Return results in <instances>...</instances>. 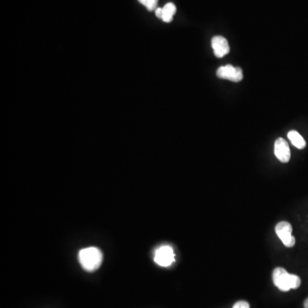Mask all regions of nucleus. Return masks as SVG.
<instances>
[{"label":"nucleus","instance_id":"nucleus-1","mask_svg":"<svg viewBox=\"0 0 308 308\" xmlns=\"http://www.w3.org/2000/svg\"><path fill=\"white\" fill-rule=\"evenodd\" d=\"M272 278L275 286L283 292L298 289L301 283L300 277L296 275L289 273L282 267H277L274 270Z\"/></svg>","mask_w":308,"mask_h":308},{"label":"nucleus","instance_id":"nucleus-2","mask_svg":"<svg viewBox=\"0 0 308 308\" xmlns=\"http://www.w3.org/2000/svg\"><path fill=\"white\" fill-rule=\"evenodd\" d=\"M102 260V252L99 248L91 247L82 249L79 252L80 264L85 271H96L100 268Z\"/></svg>","mask_w":308,"mask_h":308},{"label":"nucleus","instance_id":"nucleus-3","mask_svg":"<svg viewBox=\"0 0 308 308\" xmlns=\"http://www.w3.org/2000/svg\"><path fill=\"white\" fill-rule=\"evenodd\" d=\"M293 228L288 222H280L276 226V233L283 245L287 248H292L295 244V236L292 235Z\"/></svg>","mask_w":308,"mask_h":308},{"label":"nucleus","instance_id":"nucleus-4","mask_svg":"<svg viewBox=\"0 0 308 308\" xmlns=\"http://www.w3.org/2000/svg\"><path fill=\"white\" fill-rule=\"evenodd\" d=\"M217 76L221 79L239 82L243 80V69L239 67H234L230 64H228V65L220 67L217 72Z\"/></svg>","mask_w":308,"mask_h":308},{"label":"nucleus","instance_id":"nucleus-5","mask_svg":"<svg viewBox=\"0 0 308 308\" xmlns=\"http://www.w3.org/2000/svg\"><path fill=\"white\" fill-rule=\"evenodd\" d=\"M175 260V254L173 249L169 246H163L156 251L154 261L158 266L167 267L171 266Z\"/></svg>","mask_w":308,"mask_h":308},{"label":"nucleus","instance_id":"nucleus-6","mask_svg":"<svg viewBox=\"0 0 308 308\" xmlns=\"http://www.w3.org/2000/svg\"><path fill=\"white\" fill-rule=\"evenodd\" d=\"M274 153L277 157V159H279L282 163H288L290 161L291 153H290V147L287 141L282 139L278 138L274 147Z\"/></svg>","mask_w":308,"mask_h":308},{"label":"nucleus","instance_id":"nucleus-7","mask_svg":"<svg viewBox=\"0 0 308 308\" xmlns=\"http://www.w3.org/2000/svg\"><path fill=\"white\" fill-rule=\"evenodd\" d=\"M211 48L214 49V54L217 58H223L229 53L228 40L223 36H215L211 39Z\"/></svg>","mask_w":308,"mask_h":308},{"label":"nucleus","instance_id":"nucleus-8","mask_svg":"<svg viewBox=\"0 0 308 308\" xmlns=\"http://www.w3.org/2000/svg\"><path fill=\"white\" fill-rule=\"evenodd\" d=\"M288 137H289L290 141H291L293 145L295 146V148H297L298 149H304L305 148L306 143H305V140L303 139V137L297 131L291 130V131L289 132Z\"/></svg>","mask_w":308,"mask_h":308},{"label":"nucleus","instance_id":"nucleus-9","mask_svg":"<svg viewBox=\"0 0 308 308\" xmlns=\"http://www.w3.org/2000/svg\"><path fill=\"white\" fill-rule=\"evenodd\" d=\"M162 9H163V14H162L161 19L164 22H171L173 20V16L177 12V7L174 4L168 3L166 4Z\"/></svg>","mask_w":308,"mask_h":308},{"label":"nucleus","instance_id":"nucleus-10","mask_svg":"<svg viewBox=\"0 0 308 308\" xmlns=\"http://www.w3.org/2000/svg\"><path fill=\"white\" fill-rule=\"evenodd\" d=\"M138 1L140 4H143V6H145L148 11H153L157 7L158 0H138Z\"/></svg>","mask_w":308,"mask_h":308},{"label":"nucleus","instance_id":"nucleus-11","mask_svg":"<svg viewBox=\"0 0 308 308\" xmlns=\"http://www.w3.org/2000/svg\"><path fill=\"white\" fill-rule=\"evenodd\" d=\"M233 308H250V305H249V304H248L247 301L240 300V301H237V302L234 304Z\"/></svg>","mask_w":308,"mask_h":308},{"label":"nucleus","instance_id":"nucleus-12","mask_svg":"<svg viewBox=\"0 0 308 308\" xmlns=\"http://www.w3.org/2000/svg\"><path fill=\"white\" fill-rule=\"evenodd\" d=\"M156 16H158V18L162 17V14H163V9L157 8L155 11Z\"/></svg>","mask_w":308,"mask_h":308},{"label":"nucleus","instance_id":"nucleus-13","mask_svg":"<svg viewBox=\"0 0 308 308\" xmlns=\"http://www.w3.org/2000/svg\"><path fill=\"white\" fill-rule=\"evenodd\" d=\"M304 307L308 308V298L305 300V302H304Z\"/></svg>","mask_w":308,"mask_h":308}]
</instances>
